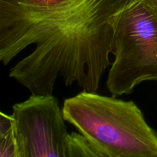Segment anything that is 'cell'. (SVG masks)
Segmentation results:
<instances>
[{
  "mask_svg": "<svg viewBox=\"0 0 157 157\" xmlns=\"http://www.w3.org/2000/svg\"><path fill=\"white\" fill-rule=\"evenodd\" d=\"M131 0H56L41 5L0 2V61L7 66L29 46L9 77L32 94L66 86L97 92L110 65L115 25Z\"/></svg>",
  "mask_w": 157,
  "mask_h": 157,
  "instance_id": "6da1fadb",
  "label": "cell"
},
{
  "mask_svg": "<svg viewBox=\"0 0 157 157\" xmlns=\"http://www.w3.org/2000/svg\"><path fill=\"white\" fill-rule=\"evenodd\" d=\"M62 110L101 157L157 156V132L133 101L83 90L64 100Z\"/></svg>",
  "mask_w": 157,
  "mask_h": 157,
  "instance_id": "7a4b0ae2",
  "label": "cell"
},
{
  "mask_svg": "<svg viewBox=\"0 0 157 157\" xmlns=\"http://www.w3.org/2000/svg\"><path fill=\"white\" fill-rule=\"evenodd\" d=\"M107 87L130 94L138 84L157 81V14L143 0H131L119 14L113 33Z\"/></svg>",
  "mask_w": 157,
  "mask_h": 157,
  "instance_id": "3957f363",
  "label": "cell"
},
{
  "mask_svg": "<svg viewBox=\"0 0 157 157\" xmlns=\"http://www.w3.org/2000/svg\"><path fill=\"white\" fill-rule=\"evenodd\" d=\"M18 157H67L69 133L52 95L32 94L12 107Z\"/></svg>",
  "mask_w": 157,
  "mask_h": 157,
  "instance_id": "277c9868",
  "label": "cell"
},
{
  "mask_svg": "<svg viewBox=\"0 0 157 157\" xmlns=\"http://www.w3.org/2000/svg\"><path fill=\"white\" fill-rule=\"evenodd\" d=\"M101 157L93 144L81 133H69L67 141V157Z\"/></svg>",
  "mask_w": 157,
  "mask_h": 157,
  "instance_id": "5b68a950",
  "label": "cell"
},
{
  "mask_svg": "<svg viewBox=\"0 0 157 157\" xmlns=\"http://www.w3.org/2000/svg\"><path fill=\"white\" fill-rule=\"evenodd\" d=\"M0 157H18L14 128L0 137Z\"/></svg>",
  "mask_w": 157,
  "mask_h": 157,
  "instance_id": "8992f818",
  "label": "cell"
},
{
  "mask_svg": "<svg viewBox=\"0 0 157 157\" xmlns=\"http://www.w3.org/2000/svg\"><path fill=\"white\" fill-rule=\"evenodd\" d=\"M14 123L12 114L8 115L3 112L0 113V137H2L13 130Z\"/></svg>",
  "mask_w": 157,
  "mask_h": 157,
  "instance_id": "52a82bcc",
  "label": "cell"
},
{
  "mask_svg": "<svg viewBox=\"0 0 157 157\" xmlns=\"http://www.w3.org/2000/svg\"><path fill=\"white\" fill-rule=\"evenodd\" d=\"M56 0H0L2 2L8 3H16V4H25V5H41L45 3L52 2Z\"/></svg>",
  "mask_w": 157,
  "mask_h": 157,
  "instance_id": "ba28073f",
  "label": "cell"
},
{
  "mask_svg": "<svg viewBox=\"0 0 157 157\" xmlns=\"http://www.w3.org/2000/svg\"><path fill=\"white\" fill-rule=\"evenodd\" d=\"M143 2L157 14V0H143Z\"/></svg>",
  "mask_w": 157,
  "mask_h": 157,
  "instance_id": "9c48e42d",
  "label": "cell"
}]
</instances>
